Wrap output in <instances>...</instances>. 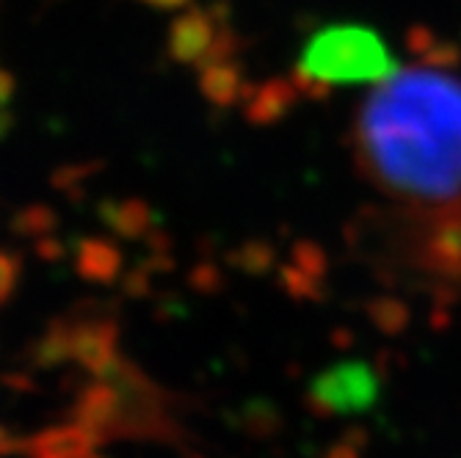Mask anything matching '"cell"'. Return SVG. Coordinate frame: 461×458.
Listing matches in <instances>:
<instances>
[{"instance_id": "cell-1", "label": "cell", "mask_w": 461, "mask_h": 458, "mask_svg": "<svg viewBox=\"0 0 461 458\" xmlns=\"http://www.w3.org/2000/svg\"><path fill=\"white\" fill-rule=\"evenodd\" d=\"M354 149L370 188L390 202V221L461 216V75L398 67L365 97Z\"/></svg>"}, {"instance_id": "cell-2", "label": "cell", "mask_w": 461, "mask_h": 458, "mask_svg": "<svg viewBox=\"0 0 461 458\" xmlns=\"http://www.w3.org/2000/svg\"><path fill=\"white\" fill-rule=\"evenodd\" d=\"M398 69L387 41L367 25L340 22L318 31L304 48L302 72L318 86H370Z\"/></svg>"}, {"instance_id": "cell-3", "label": "cell", "mask_w": 461, "mask_h": 458, "mask_svg": "<svg viewBox=\"0 0 461 458\" xmlns=\"http://www.w3.org/2000/svg\"><path fill=\"white\" fill-rule=\"evenodd\" d=\"M315 395L331 411H359L375 398V379L367 364H340L318 382Z\"/></svg>"}, {"instance_id": "cell-4", "label": "cell", "mask_w": 461, "mask_h": 458, "mask_svg": "<svg viewBox=\"0 0 461 458\" xmlns=\"http://www.w3.org/2000/svg\"><path fill=\"white\" fill-rule=\"evenodd\" d=\"M152 6H160V9H175V6H183L185 0H147Z\"/></svg>"}]
</instances>
